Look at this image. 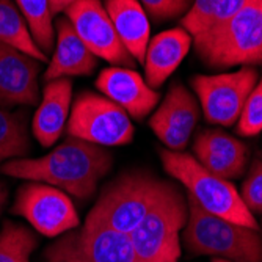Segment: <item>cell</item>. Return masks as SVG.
Wrapping results in <instances>:
<instances>
[{
    "label": "cell",
    "instance_id": "484cf974",
    "mask_svg": "<svg viewBox=\"0 0 262 262\" xmlns=\"http://www.w3.org/2000/svg\"><path fill=\"white\" fill-rule=\"evenodd\" d=\"M241 198L251 213H262V157H256L242 184Z\"/></svg>",
    "mask_w": 262,
    "mask_h": 262
},
{
    "label": "cell",
    "instance_id": "f1b7e54d",
    "mask_svg": "<svg viewBox=\"0 0 262 262\" xmlns=\"http://www.w3.org/2000/svg\"><path fill=\"white\" fill-rule=\"evenodd\" d=\"M7 198H8V190L2 182H0V213H2V209L7 203Z\"/></svg>",
    "mask_w": 262,
    "mask_h": 262
},
{
    "label": "cell",
    "instance_id": "7c38bea8",
    "mask_svg": "<svg viewBox=\"0 0 262 262\" xmlns=\"http://www.w3.org/2000/svg\"><path fill=\"white\" fill-rule=\"evenodd\" d=\"M200 120L195 96L182 83H173L149 120V127L170 151H182Z\"/></svg>",
    "mask_w": 262,
    "mask_h": 262
},
{
    "label": "cell",
    "instance_id": "6da1fadb",
    "mask_svg": "<svg viewBox=\"0 0 262 262\" xmlns=\"http://www.w3.org/2000/svg\"><path fill=\"white\" fill-rule=\"evenodd\" d=\"M112 163L113 154L105 146L68 137L42 157L5 162L0 166V173L42 182L79 200H86L96 193L98 182L110 171Z\"/></svg>",
    "mask_w": 262,
    "mask_h": 262
},
{
    "label": "cell",
    "instance_id": "8fae6325",
    "mask_svg": "<svg viewBox=\"0 0 262 262\" xmlns=\"http://www.w3.org/2000/svg\"><path fill=\"white\" fill-rule=\"evenodd\" d=\"M64 14L88 49L113 66L132 68L134 57L118 36L102 0H76Z\"/></svg>",
    "mask_w": 262,
    "mask_h": 262
},
{
    "label": "cell",
    "instance_id": "9c48e42d",
    "mask_svg": "<svg viewBox=\"0 0 262 262\" xmlns=\"http://www.w3.org/2000/svg\"><path fill=\"white\" fill-rule=\"evenodd\" d=\"M46 262H137L129 234L83 225L63 232L44 251Z\"/></svg>",
    "mask_w": 262,
    "mask_h": 262
},
{
    "label": "cell",
    "instance_id": "7a4b0ae2",
    "mask_svg": "<svg viewBox=\"0 0 262 262\" xmlns=\"http://www.w3.org/2000/svg\"><path fill=\"white\" fill-rule=\"evenodd\" d=\"M187 204L188 219L182 229V241L190 253L229 262H262L259 229L213 215L188 195Z\"/></svg>",
    "mask_w": 262,
    "mask_h": 262
},
{
    "label": "cell",
    "instance_id": "2e32d148",
    "mask_svg": "<svg viewBox=\"0 0 262 262\" xmlns=\"http://www.w3.org/2000/svg\"><path fill=\"white\" fill-rule=\"evenodd\" d=\"M98 66V57L79 38L68 17L55 20V46L51 63L44 73V80L90 76Z\"/></svg>",
    "mask_w": 262,
    "mask_h": 262
},
{
    "label": "cell",
    "instance_id": "5b68a950",
    "mask_svg": "<svg viewBox=\"0 0 262 262\" xmlns=\"http://www.w3.org/2000/svg\"><path fill=\"white\" fill-rule=\"evenodd\" d=\"M170 182L149 173L135 171L107 185L86 215L85 225H101L130 234L165 193Z\"/></svg>",
    "mask_w": 262,
    "mask_h": 262
},
{
    "label": "cell",
    "instance_id": "3957f363",
    "mask_svg": "<svg viewBox=\"0 0 262 262\" xmlns=\"http://www.w3.org/2000/svg\"><path fill=\"white\" fill-rule=\"evenodd\" d=\"M193 47L212 69L262 66V0H251L220 27L195 36Z\"/></svg>",
    "mask_w": 262,
    "mask_h": 262
},
{
    "label": "cell",
    "instance_id": "4fadbf2b",
    "mask_svg": "<svg viewBox=\"0 0 262 262\" xmlns=\"http://www.w3.org/2000/svg\"><path fill=\"white\" fill-rule=\"evenodd\" d=\"M41 61L0 42V105L35 107L39 99Z\"/></svg>",
    "mask_w": 262,
    "mask_h": 262
},
{
    "label": "cell",
    "instance_id": "8992f818",
    "mask_svg": "<svg viewBox=\"0 0 262 262\" xmlns=\"http://www.w3.org/2000/svg\"><path fill=\"white\" fill-rule=\"evenodd\" d=\"M188 219L184 192L170 182L165 193L129 234L137 262H178L179 235Z\"/></svg>",
    "mask_w": 262,
    "mask_h": 262
},
{
    "label": "cell",
    "instance_id": "44dd1931",
    "mask_svg": "<svg viewBox=\"0 0 262 262\" xmlns=\"http://www.w3.org/2000/svg\"><path fill=\"white\" fill-rule=\"evenodd\" d=\"M29 116L24 112H10L0 105V162L26 157L32 151Z\"/></svg>",
    "mask_w": 262,
    "mask_h": 262
},
{
    "label": "cell",
    "instance_id": "5bb4252c",
    "mask_svg": "<svg viewBox=\"0 0 262 262\" xmlns=\"http://www.w3.org/2000/svg\"><path fill=\"white\" fill-rule=\"evenodd\" d=\"M96 88L138 121L146 118L160 101V93L130 68L110 66L102 69L96 79Z\"/></svg>",
    "mask_w": 262,
    "mask_h": 262
},
{
    "label": "cell",
    "instance_id": "ac0fdd59",
    "mask_svg": "<svg viewBox=\"0 0 262 262\" xmlns=\"http://www.w3.org/2000/svg\"><path fill=\"white\" fill-rule=\"evenodd\" d=\"M192 46V35L182 27L165 30L149 39L143 60L146 83L154 90L160 88L179 68Z\"/></svg>",
    "mask_w": 262,
    "mask_h": 262
},
{
    "label": "cell",
    "instance_id": "e0dca14e",
    "mask_svg": "<svg viewBox=\"0 0 262 262\" xmlns=\"http://www.w3.org/2000/svg\"><path fill=\"white\" fill-rule=\"evenodd\" d=\"M73 101V82L68 77L46 82L41 102L33 115L32 132L39 145H55L66 127Z\"/></svg>",
    "mask_w": 262,
    "mask_h": 262
},
{
    "label": "cell",
    "instance_id": "277c9868",
    "mask_svg": "<svg viewBox=\"0 0 262 262\" xmlns=\"http://www.w3.org/2000/svg\"><path fill=\"white\" fill-rule=\"evenodd\" d=\"M159 156L163 170L179 181L185 187L187 195L204 210L257 229L253 213L247 209L241 193L229 181L206 170L192 154L160 148Z\"/></svg>",
    "mask_w": 262,
    "mask_h": 262
},
{
    "label": "cell",
    "instance_id": "603a6c76",
    "mask_svg": "<svg viewBox=\"0 0 262 262\" xmlns=\"http://www.w3.org/2000/svg\"><path fill=\"white\" fill-rule=\"evenodd\" d=\"M38 237L26 226L5 222L0 231V262H30Z\"/></svg>",
    "mask_w": 262,
    "mask_h": 262
},
{
    "label": "cell",
    "instance_id": "52a82bcc",
    "mask_svg": "<svg viewBox=\"0 0 262 262\" xmlns=\"http://www.w3.org/2000/svg\"><path fill=\"white\" fill-rule=\"evenodd\" d=\"M66 134L99 146H124L134 140L135 129L120 105L102 94L82 91L71 105Z\"/></svg>",
    "mask_w": 262,
    "mask_h": 262
},
{
    "label": "cell",
    "instance_id": "7402d4cb",
    "mask_svg": "<svg viewBox=\"0 0 262 262\" xmlns=\"http://www.w3.org/2000/svg\"><path fill=\"white\" fill-rule=\"evenodd\" d=\"M16 5L26 17L32 36L41 52L47 57L55 46V29L49 0H16Z\"/></svg>",
    "mask_w": 262,
    "mask_h": 262
},
{
    "label": "cell",
    "instance_id": "9a60e30c",
    "mask_svg": "<svg viewBox=\"0 0 262 262\" xmlns=\"http://www.w3.org/2000/svg\"><path fill=\"white\" fill-rule=\"evenodd\" d=\"M193 152L195 159L206 170L226 181L241 178L247 168V145L220 129H204L198 132Z\"/></svg>",
    "mask_w": 262,
    "mask_h": 262
},
{
    "label": "cell",
    "instance_id": "cb8c5ba5",
    "mask_svg": "<svg viewBox=\"0 0 262 262\" xmlns=\"http://www.w3.org/2000/svg\"><path fill=\"white\" fill-rule=\"evenodd\" d=\"M237 132L242 137H256L262 132V76L245 101L237 120Z\"/></svg>",
    "mask_w": 262,
    "mask_h": 262
},
{
    "label": "cell",
    "instance_id": "d6986e66",
    "mask_svg": "<svg viewBox=\"0 0 262 262\" xmlns=\"http://www.w3.org/2000/svg\"><path fill=\"white\" fill-rule=\"evenodd\" d=\"M113 27L135 61L143 64L151 36L149 19L138 0H105Z\"/></svg>",
    "mask_w": 262,
    "mask_h": 262
},
{
    "label": "cell",
    "instance_id": "ffe728a7",
    "mask_svg": "<svg viewBox=\"0 0 262 262\" xmlns=\"http://www.w3.org/2000/svg\"><path fill=\"white\" fill-rule=\"evenodd\" d=\"M0 42L8 44L41 63L47 61V57L41 52L32 36L26 17L22 16L17 5L11 4L10 0H0Z\"/></svg>",
    "mask_w": 262,
    "mask_h": 262
},
{
    "label": "cell",
    "instance_id": "d4e9b609",
    "mask_svg": "<svg viewBox=\"0 0 262 262\" xmlns=\"http://www.w3.org/2000/svg\"><path fill=\"white\" fill-rule=\"evenodd\" d=\"M219 2L220 0H193L190 10L181 19L182 29L192 35V38L204 33L210 26L213 11H215Z\"/></svg>",
    "mask_w": 262,
    "mask_h": 262
},
{
    "label": "cell",
    "instance_id": "f546056e",
    "mask_svg": "<svg viewBox=\"0 0 262 262\" xmlns=\"http://www.w3.org/2000/svg\"><path fill=\"white\" fill-rule=\"evenodd\" d=\"M212 262H229V260H225V259H213Z\"/></svg>",
    "mask_w": 262,
    "mask_h": 262
},
{
    "label": "cell",
    "instance_id": "83f0119b",
    "mask_svg": "<svg viewBox=\"0 0 262 262\" xmlns=\"http://www.w3.org/2000/svg\"><path fill=\"white\" fill-rule=\"evenodd\" d=\"M73 2H76V0H49L52 16L60 14V13H64V10H66L71 4H73Z\"/></svg>",
    "mask_w": 262,
    "mask_h": 262
},
{
    "label": "cell",
    "instance_id": "ba28073f",
    "mask_svg": "<svg viewBox=\"0 0 262 262\" xmlns=\"http://www.w3.org/2000/svg\"><path fill=\"white\" fill-rule=\"evenodd\" d=\"M260 76L254 66H241L232 73L192 77L190 83L201 102L204 120L209 124L232 126L257 85Z\"/></svg>",
    "mask_w": 262,
    "mask_h": 262
},
{
    "label": "cell",
    "instance_id": "4316f807",
    "mask_svg": "<svg viewBox=\"0 0 262 262\" xmlns=\"http://www.w3.org/2000/svg\"><path fill=\"white\" fill-rule=\"evenodd\" d=\"M138 2L145 8L146 14L154 20L162 22L179 17L182 19L192 7L193 0H138Z\"/></svg>",
    "mask_w": 262,
    "mask_h": 262
},
{
    "label": "cell",
    "instance_id": "30bf717a",
    "mask_svg": "<svg viewBox=\"0 0 262 262\" xmlns=\"http://www.w3.org/2000/svg\"><path fill=\"white\" fill-rule=\"evenodd\" d=\"M11 212L24 217L46 237H58L79 226L77 210L69 196L63 190L42 182L22 185Z\"/></svg>",
    "mask_w": 262,
    "mask_h": 262
}]
</instances>
